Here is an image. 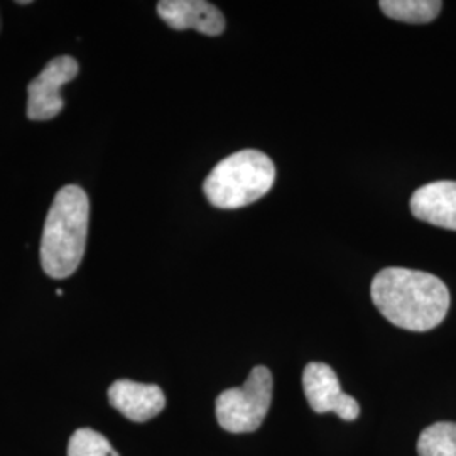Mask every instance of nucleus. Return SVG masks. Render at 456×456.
Masks as SVG:
<instances>
[{
  "label": "nucleus",
  "mask_w": 456,
  "mask_h": 456,
  "mask_svg": "<svg viewBox=\"0 0 456 456\" xmlns=\"http://www.w3.org/2000/svg\"><path fill=\"white\" fill-rule=\"evenodd\" d=\"M109 401L120 414L135 423H146L166 408V397L159 386L134 380H117L109 387Z\"/></svg>",
  "instance_id": "8"
},
{
  "label": "nucleus",
  "mask_w": 456,
  "mask_h": 456,
  "mask_svg": "<svg viewBox=\"0 0 456 456\" xmlns=\"http://www.w3.org/2000/svg\"><path fill=\"white\" fill-rule=\"evenodd\" d=\"M372 301L380 314L408 331H429L450 310V291L440 277L406 267L382 269L372 281Z\"/></svg>",
  "instance_id": "1"
},
{
  "label": "nucleus",
  "mask_w": 456,
  "mask_h": 456,
  "mask_svg": "<svg viewBox=\"0 0 456 456\" xmlns=\"http://www.w3.org/2000/svg\"><path fill=\"white\" fill-rule=\"evenodd\" d=\"M80 66L71 56L51 60L28 86V117L31 120H51L65 109L61 86L78 77Z\"/></svg>",
  "instance_id": "5"
},
{
  "label": "nucleus",
  "mask_w": 456,
  "mask_h": 456,
  "mask_svg": "<svg viewBox=\"0 0 456 456\" xmlns=\"http://www.w3.org/2000/svg\"><path fill=\"white\" fill-rule=\"evenodd\" d=\"M276 181L273 159L256 149L239 151L216 164L203 183L213 207L237 210L267 195Z\"/></svg>",
  "instance_id": "3"
},
{
  "label": "nucleus",
  "mask_w": 456,
  "mask_h": 456,
  "mask_svg": "<svg viewBox=\"0 0 456 456\" xmlns=\"http://www.w3.org/2000/svg\"><path fill=\"white\" fill-rule=\"evenodd\" d=\"M273 374L257 365L242 387H233L216 397V421L228 433H254L261 428L273 403Z\"/></svg>",
  "instance_id": "4"
},
{
  "label": "nucleus",
  "mask_w": 456,
  "mask_h": 456,
  "mask_svg": "<svg viewBox=\"0 0 456 456\" xmlns=\"http://www.w3.org/2000/svg\"><path fill=\"white\" fill-rule=\"evenodd\" d=\"M303 389L314 412H335L343 421H355L359 418V403L342 391L335 370L323 362H311L305 367Z\"/></svg>",
  "instance_id": "6"
},
{
  "label": "nucleus",
  "mask_w": 456,
  "mask_h": 456,
  "mask_svg": "<svg viewBox=\"0 0 456 456\" xmlns=\"http://www.w3.org/2000/svg\"><path fill=\"white\" fill-rule=\"evenodd\" d=\"M380 11L387 17L408 24H428L441 12L440 0H382Z\"/></svg>",
  "instance_id": "10"
},
{
  "label": "nucleus",
  "mask_w": 456,
  "mask_h": 456,
  "mask_svg": "<svg viewBox=\"0 0 456 456\" xmlns=\"http://www.w3.org/2000/svg\"><path fill=\"white\" fill-rule=\"evenodd\" d=\"M412 215L435 227L456 230V181H435L411 196Z\"/></svg>",
  "instance_id": "9"
},
{
  "label": "nucleus",
  "mask_w": 456,
  "mask_h": 456,
  "mask_svg": "<svg viewBox=\"0 0 456 456\" xmlns=\"http://www.w3.org/2000/svg\"><path fill=\"white\" fill-rule=\"evenodd\" d=\"M88 218L90 201L80 186L69 184L54 196L41 240V264L49 277L65 279L78 269L86 247Z\"/></svg>",
  "instance_id": "2"
},
{
  "label": "nucleus",
  "mask_w": 456,
  "mask_h": 456,
  "mask_svg": "<svg viewBox=\"0 0 456 456\" xmlns=\"http://www.w3.org/2000/svg\"><path fill=\"white\" fill-rule=\"evenodd\" d=\"M68 456H120L110 441L98 431L82 428L73 433L68 444Z\"/></svg>",
  "instance_id": "12"
},
{
  "label": "nucleus",
  "mask_w": 456,
  "mask_h": 456,
  "mask_svg": "<svg viewBox=\"0 0 456 456\" xmlns=\"http://www.w3.org/2000/svg\"><path fill=\"white\" fill-rule=\"evenodd\" d=\"M419 456H456V423L428 426L418 440Z\"/></svg>",
  "instance_id": "11"
},
{
  "label": "nucleus",
  "mask_w": 456,
  "mask_h": 456,
  "mask_svg": "<svg viewBox=\"0 0 456 456\" xmlns=\"http://www.w3.org/2000/svg\"><path fill=\"white\" fill-rule=\"evenodd\" d=\"M158 14L176 29H195L205 36H220L225 31V17L205 0H163L158 4Z\"/></svg>",
  "instance_id": "7"
},
{
  "label": "nucleus",
  "mask_w": 456,
  "mask_h": 456,
  "mask_svg": "<svg viewBox=\"0 0 456 456\" xmlns=\"http://www.w3.org/2000/svg\"><path fill=\"white\" fill-rule=\"evenodd\" d=\"M17 4H19V5H29V4H31V0H19Z\"/></svg>",
  "instance_id": "13"
}]
</instances>
